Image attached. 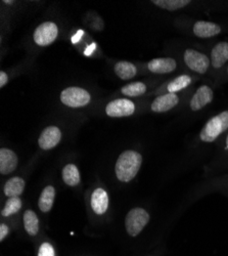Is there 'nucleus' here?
<instances>
[{
	"label": "nucleus",
	"mask_w": 228,
	"mask_h": 256,
	"mask_svg": "<svg viewBox=\"0 0 228 256\" xmlns=\"http://www.w3.org/2000/svg\"><path fill=\"white\" fill-rule=\"evenodd\" d=\"M142 164V156L140 153L127 150L121 153L115 165V174L119 182H130L139 172Z\"/></svg>",
	"instance_id": "f257e3e1"
},
{
	"label": "nucleus",
	"mask_w": 228,
	"mask_h": 256,
	"mask_svg": "<svg viewBox=\"0 0 228 256\" xmlns=\"http://www.w3.org/2000/svg\"><path fill=\"white\" fill-rule=\"evenodd\" d=\"M227 130L228 111H223L206 123L200 132V138L204 142H212Z\"/></svg>",
	"instance_id": "f03ea898"
},
{
	"label": "nucleus",
	"mask_w": 228,
	"mask_h": 256,
	"mask_svg": "<svg viewBox=\"0 0 228 256\" xmlns=\"http://www.w3.org/2000/svg\"><path fill=\"white\" fill-rule=\"evenodd\" d=\"M149 212L141 207H135L129 210L125 218V230L130 237L135 238L150 222Z\"/></svg>",
	"instance_id": "7ed1b4c3"
},
{
	"label": "nucleus",
	"mask_w": 228,
	"mask_h": 256,
	"mask_svg": "<svg viewBox=\"0 0 228 256\" xmlns=\"http://www.w3.org/2000/svg\"><path fill=\"white\" fill-rule=\"evenodd\" d=\"M91 100L90 94L81 88H68L60 94V102L70 108H82Z\"/></svg>",
	"instance_id": "20e7f679"
},
{
	"label": "nucleus",
	"mask_w": 228,
	"mask_h": 256,
	"mask_svg": "<svg viewBox=\"0 0 228 256\" xmlns=\"http://www.w3.org/2000/svg\"><path fill=\"white\" fill-rule=\"evenodd\" d=\"M183 58L186 66L199 74H205L208 71L211 62V60L205 54H202L192 48H189L184 52Z\"/></svg>",
	"instance_id": "39448f33"
},
{
	"label": "nucleus",
	"mask_w": 228,
	"mask_h": 256,
	"mask_svg": "<svg viewBox=\"0 0 228 256\" xmlns=\"http://www.w3.org/2000/svg\"><path fill=\"white\" fill-rule=\"evenodd\" d=\"M58 28L52 22H44L39 25L34 31V41L39 46H48L56 39Z\"/></svg>",
	"instance_id": "423d86ee"
},
{
	"label": "nucleus",
	"mask_w": 228,
	"mask_h": 256,
	"mask_svg": "<svg viewBox=\"0 0 228 256\" xmlns=\"http://www.w3.org/2000/svg\"><path fill=\"white\" fill-rule=\"evenodd\" d=\"M135 112V104L133 102L125 98H119L110 102L106 106V113L113 118L128 117Z\"/></svg>",
	"instance_id": "0eeeda50"
},
{
	"label": "nucleus",
	"mask_w": 228,
	"mask_h": 256,
	"mask_svg": "<svg viewBox=\"0 0 228 256\" xmlns=\"http://www.w3.org/2000/svg\"><path fill=\"white\" fill-rule=\"evenodd\" d=\"M110 205L108 192L102 188H96L90 196V206L96 216L106 214Z\"/></svg>",
	"instance_id": "6e6552de"
},
{
	"label": "nucleus",
	"mask_w": 228,
	"mask_h": 256,
	"mask_svg": "<svg viewBox=\"0 0 228 256\" xmlns=\"http://www.w3.org/2000/svg\"><path fill=\"white\" fill-rule=\"evenodd\" d=\"M61 140V132L56 126H48L41 132L38 138V144L40 148L44 151L51 150L55 148Z\"/></svg>",
	"instance_id": "1a4fd4ad"
},
{
	"label": "nucleus",
	"mask_w": 228,
	"mask_h": 256,
	"mask_svg": "<svg viewBox=\"0 0 228 256\" xmlns=\"http://www.w3.org/2000/svg\"><path fill=\"white\" fill-rule=\"evenodd\" d=\"M18 158L16 154L9 148H2L0 150V174L1 176H8L16 169Z\"/></svg>",
	"instance_id": "9d476101"
},
{
	"label": "nucleus",
	"mask_w": 228,
	"mask_h": 256,
	"mask_svg": "<svg viewBox=\"0 0 228 256\" xmlns=\"http://www.w3.org/2000/svg\"><path fill=\"white\" fill-rule=\"evenodd\" d=\"M213 90L208 85H202L198 88L191 100V109L193 111H200L204 106L210 104L213 100Z\"/></svg>",
	"instance_id": "9b49d317"
},
{
	"label": "nucleus",
	"mask_w": 228,
	"mask_h": 256,
	"mask_svg": "<svg viewBox=\"0 0 228 256\" xmlns=\"http://www.w3.org/2000/svg\"><path fill=\"white\" fill-rule=\"evenodd\" d=\"M179 98L176 94H166L158 96L154 100L151 108L155 113H164L172 110L174 106H177Z\"/></svg>",
	"instance_id": "f8f14e48"
},
{
	"label": "nucleus",
	"mask_w": 228,
	"mask_h": 256,
	"mask_svg": "<svg viewBox=\"0 0 228 256\" xmlns=\"http://www.w3.org/2000/svg\"><path fill=\"white\" fill-rule=\"evenodd\" d=\"M176 67V60L172 58H154L148 64L149 70L155 74H168L175 71Z\"/></svg>",
	"instance_id": "ddd939ff"
},
{
	"label": "nucleus",
	"mask_w": 228,
	"mask_h": 256,
	"mask_svg": "<svg viewBox=\"0 0 228 256\" xmlns=\"http://www.w3.org/2000/svg\"><path fill=\"white\" fill-rule=\"evenodd\" d=\"M194 33L199 38H211L221 32V27L215 23L207 20H198L194 25Z\"/></svg>",
	"instance_id": "4468645a"
},
{
	"label": "nucleus",
	"mask_w": 228,
	"mask_h": 256,
	"mask_svg": "<svg viewBox=\"0 0 228 256\" xmlns=\"http://www.w3.org/2000/svg\"><path fill=\"white\" fill-rule=\"evenodd\" d=\"M26 182L23 178L20 176H13L10 178L3 186V194L7 198H14L19 197L24 193Z\"/></svg>",
	"instance_id": "2eb2a0df"
},
{
	"label": "nucleus",
	"mask_w": 228,
	"mask_h": 256,
	"mask_svg": "<svg viewBox=\"0 0 228 256\" xmlns=\"http://www.w3.org/2000/svg\"><path fill=\"white\" fill-rule=\"evenodd\" d=\"M228 60V42H219L211 52V64L216 69L225 65Z\"/></svg>",
	"instance_id": "dca6fc26"
},
{
	"label": "nucleus",
	"mask_w": 228,
	"mask_h": 256,
	"mask_svg": "<svg viewBox=\"0 0 228 256\" xmlns=\"http://www.w3.org/2000/svg\"><path fill=\"white\" fill-rule=\"evenodd\" d=\"M55 200V188L53 186H46L43 190L41 192L38 200V207L41 212L48 213L54 203Z\"/></svg>",
	"instance_id": "f3484780"
},
{
	"label": "nucleus",
	"mask_w": 228,
	"mask_h": 256,
	"mask_svg": "<svg viewBox=\"0 0 228 256\" xmlns=\"http://www.w3.org/2000/svg\"><path fill=\"white\" fill-rule=\"evenodd\" d=\"M23 224L26 232L30 237H36L40 230V222L36 213L31 210L27 209L23 214Z\"/></svg>",
	"instance_id": "a211bd4d"
},
{
	"label": "nucleus",
	"mask_w": 228,
	"mask_h": 256,
	"mask_svg": "<svg viewBox=\"0 0 228 256\" xmlns=\"http://www.w3.org/2000/svg\"><path fill=\"white\" fill-rule=\"evenodd\" d=\"M61 176L64 182L69 186H76L80 184L81 176L78 167L75 164H67L61 170Z\"/></svg>",
	"instance_id": "6ab92c4d"
},
{
	"label": "nucleus",
	"mask_w": 228,
	"mask_h": 256,
	"mask_svg": "<svg viewBox=\"0 0 228 256\" xmlns=\"http://www.w3.org/2000/svg\"><path fill=\"white\" fill-rule=\"evenodd\" d=\"M114 71L116 75L122 80L132 79L133 77H135L137 73L136 67L133 65V64L126 60L118 62L114 67Z\"/></svg>",
	"instance_id": "aec40b11"
},
{
	"label": "nucleus",
	"mask_w": 228,
	"mask_h": 256,
	"mask_svg": "<svg viewBox=\"0 0 228 256\" xmlns=\"http://www.w3.org/2000/svg\"><path fill=\"white\" fill-rule=\"evenodd\" d=\"M152 4L163 10L175 12L189 6L191 2L190 0H153Z\"/></svg>",
	"instance_id": "412c9836"
},
{
	"label": "nucleus",
	"mask_w": 228,
	"mask_h": 256,
	"mask_svg": "<svg viewBox=\"0 0 228 256\" xmlns=\"http://www.w3.org/2000/svg\"><path fill=\"white\" fill-rule=\"evenodd\" d=\"M23 206V201L19 197L8 198L1 210V216L3 218L12 216L20 210Z\"/></svg>",
	"instance_id": "4be33fe9"
},
{
	"label": "nucleus",
	"mask_w": 228,
	"mask_h": 256,
	"mask_svg": "<svg viewBox=\"0 0 228 256\" xmlns=\"http://www.w3.org/2000/svg\"><path fill=\"white\" fill-rule=\"evenodd\" d=\"M147 92V85L142 82H132L123 86L121 92L127 96H139Z\"/></svg>",
	"instance_id": "5701e85b"
},
{
	"label": "nucleus",
	"mask_w": 228,
	"mask_h": 256,
	"mask_svg": "<svg viewBox=\"0 0 228 256\" xmlns=\"http://www.w3.org/2000/svg\"><path fill=\"white\" fill-rule=\"evenodd\" d=\"M191 83H192V78L189 75H181L173 79L168 84L167 90L170 94H175L177 92L182 90L185 88H188Z\"/></svg>",
	"instance_id": "b1692460"
},
{
	"label": "nucleus",
	"mask_w": 228,
	"mask_h": 256,
	"mask_svg": "<svg viewBox=\"0 0 228 256\" xmlns=\"http://www.w3.org/2000/svg\"><path fill=\"white\" fill-rule=\"evenodd\" d=\"M36 256H58L54 245L48 241L40 242L36 249Z\"/></svg>",
	"instance_id": "393cba45"
},
{
	"label": "nucleus",
	"mask_w": 228,
	"mask_h": 256,
	"mask_svg": "<svg viewBox=\"0 0 228 256\" xmlns=\"http://www.w3.org/2000/svg\"><path fill=\"white\" fill-rule=\"evenodd\" d=\"M8 234H9V228L7 224L2 222L0 224V241L3 242Z\"/></svg>",
	"instance_id": "a878e982"
},
{
	"label": "nucleus",
	"mask_w": 228,
	"mask_h": 256,
	"mask_svg": "<svg viewBox=\"0 0 228 256\" xmlns=\"http://www.w3.org/2000/svg\"><path fill=\"white\" fill-rule=\"evenodd\" d=\"M7 81H8V76L6 75V73L3 72V71L0 72V88H2L4 85L7 83Z\"/></svg>",
	"instance_id": "bb28decb"
},
{
	"label": "nucleus",
	"mask_w": 228,
	"mask_h": 256,
	"mask_svg": "<svg viewBox=\"0 0 228 256\" xmlns=\"http://www.w3.org/2000/svg\"><path fill=\"white\" fill-rule=\"evenodd\" d=\"M226 148H227V150H228V134H227V138H226Z\"/></svg>",
	"instance_id": "cd10ccee"
},
{
	"label": "nucleus",
	"mask_w": 228,
	"mask_h": 256,
	"mask_svg": "<svg viewBox=\"0 0 228 256\" xmlns=\"http://www.w3.org/2000/svg\"><path fill=\"white\" fill-rule=\"evenodd\" d=\"M13 2H3V4H12Z\"/></svg>",
	"instance_id": "c85d7f7f"
},
{
	"label": "nucleus",
	"mask_w": 228,
	"mask_h": 256,
	"mask_svg": "<svg viewBox=\"0 0 228 256\" xmlns=\"http://www.w3.org/2000/svg\"><path fill=\"white\" fill-rule=\"evenodd\" d=\"M227 72H228V68H227Z\"/></svg>",
	"instance_id": "c756f323"
},
{
	"label": "nucleus",
	"mask_w": 228,
	"mask_h": 256,
	"mask_svg": "<svg viewBox=\"0 0 228 256\" xmlns=\"http://www.w3.org/2000/svg\"><path fill=\"white\" fill-rule=\"evenodd\" d=\"M149 256H153V255H149Z\"/></svg>",
	"instance_id": "7c9ffc66"
}]
</instances>
